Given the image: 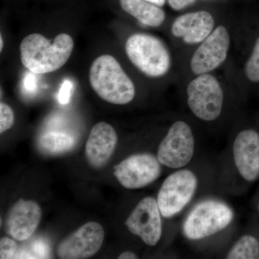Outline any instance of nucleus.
Masks as SVG:
<instances>
[{"mask_svg": "<svg viewBox=\"0 0 259 259\" xmlns=\"http://www.w3.org/2000/svg\"><path fill=\"white\" fill-rule=\"evenodd\" d=\"M258 211H259V204H258Z\"/></svg>", "mask_w": 259, "mask_h": 259, "instance_id": "c85d7f7f", "label": "nucleus"}, {"mask_svg": "<svg viewBox=\"0 0 259 259\" xmlns=\"http://www.w3.org/2000/svg\"><path fill=\"white\" fill-rule=\"evenodd\" d=\"M145 1L158 7H163L166 3V0H145Z\"/></svg>", "mask_w": 259, "mask_h": 259, "instance_id": "bb28decb", "label": "nucleus"}, {"mask_svg": "<svg viewBox=\"0 0 259 259\" xmlns=\"http://www.w3.org/2000/svg\"><path fill=\"white\" fill-rule=\"evenodd\" d=\"M245 73L250 81L253 82L259 81V37L255 42L251 56L245 64Z\"/></svg>", "mask_w": 259, "mask_h": 259, "instance_id": "aec40b11", "label": "nucleus"}, {"mask_svg": "<svg viewBox=\"0 0 259 259\" xmlns=\"http://www.w3.org/2000/svg\"><path fill=\"white\" fill-rule=\"evenodd\" d=\"M74 140L71 136L61 133H49L42 136L38 141L39 147L49 153H61L73 147Z\"/></svg>", "mask_w": 259, "mask_h": 259, "instance_id": "f3484780", "label": "nucleus"}, {"mask_svg": "<svg viewBox=\"0 0 259 259\" xmlns=\"http://www.w3.org/2000/svg\"><path fill=\"white\" fill-rule=\"evenodd\" d=\"M73 49L74 40L68 34H59L53 41L40 34H30L20 44V59L31 72L48 74L64 66Z\"/></svg>", "mask_w": 259, "mask_h": 259, "instance_id": "f257e3e1", "label": "nucleus"}, {"mask_svg": "<svg viewBox=\"0 0 259 259\" xmlns=\"http://www.w3.org/2000/svg\"><path fill=\"white\" fill-rule=\"evenodd\" d=\"M214 25V19L208 12L199 11L178 17L172 25L171 32L186 44H198L210 35Z\"/></svg>", "mask_w": 259, "mask_h": 259, "instance_id": "2eb2a0df", "label": "nucleus"}, {"mask_svg": "<svg viewBox=\"0 0 259 259\" xmlns=\"http://www.w3.org/2000/svg\"><path fill=\"white\" fill-rule=\"evenodd\" d=\"M18 244L11 238H3L0 241V258H13L18 251Z\"/></svg>", "mask_w": 259, "mask_h": 259, "instance_id": "4be33fe9", "label": "nucleus"}, {"mask_svg": "<svg viewBox=\"0 0 259 259\" xmlns=\"http://www.w3.org/2000/svg\"><path fill=\"white\" fill-rule=\"evenodd\" d=\"M161 173L158 158L148 153L135 154L114 166L113 175L128 190L143 188L157 180Z\"/></svg>", "mask_w": 259, "mask_h": 259, "instance_id": "6e6552de", "label": "nucleus"}, {"mask_svg": "<svg viewBox=\"0 0 259 259\" xmlns=\"http://www.w3.org/2000/svg\"><path fill=\"white\" fill-rule=\"evenodd\" d=\"M117 143V134L110 124L100 122L94 125L85 146V155L90 166L95 168L105 166L113 154Z\"/></svg>", "mask_w": 259, "mask_h": 259, "instance_id": "4468645a", "label": "nucleus"}, {"mask_svg": "<svg viewBox=\"0 0 259 259\" xmlns=\"http://www.w3.org/2000/svg\"><path fill=\"white\" fill-rule=\"evenodd\" d=\"M104 238L105 231L101 225L87 223L61 242L57 254L65 259L90 258L100 249Z\"/></svg>", "mask_w": 259, "mask_h": 259, "instance_id": "1a4fd4ad", "label": "nucleus"}, {"mask_svg": "<svg viewBox=\"0 0 259 259\" xmlns=\"http://www.w3.org/2000/svg\"><path fill=\"white\" fill-rule=\"evenodd\" d=\"M259 258V243L254 237H241L230 250L228 259H255Z\"/></svg>", "mask_w": 259, "mask_h": 259, "instance_id": "a211bd4d", "label": "nucleus"}, {"mask_svg": "<svg viewBox=\"0 0 259 259\" xmlns=\"http://www.w3.org/2000/svg\"><path fill=\"white\" fill-rule=\"evenodd\" d=\"M3 36H2V35H0V51H3Z\"/></svg>", "mask_w": 259, "mask_h": 259, "instance_id": "cd10ccee", "label": "nucleus"}, {"mask_svg": "<svg viewBox=\"0 0 259 259\" xmlns=\"http://www.w3.org/2000/svg\"><path fill=\"white\" fill-rule=\"evenodd\" d=\"M41 217V208L37 202L19 199L8 212L5 230L13 239L26 241L36 231Z\"/></svg>", "mask_w": 259, "mask_h": 259, "instance_id": "f8f14e48", "label": "nucleus"}, {"mask_svg": "<svg viewBox=\"0 0 259 259\" xmlns=\"http://www.w3.org/2000/svg\"><path fill=\"white\" fill-rule=\"evenodd\" d=\"M15 122V115L13 110L9 105L5 102L0 103V133L11 128Z\"/></svg>", "mask_w": 259, "mask_h": 259, "instance_id": "412c9836", "label": "nucleus"}, {"mask_svg": "<svg viewBox=\"0 0 259 259\" xmlns=\"http://www.w3.org/2000/svg\"><path fill=\"white\" fill-rule=\"evenodd\" d=\"M73 83L69 79H65L61 83L58 99L61 105H67L71 100L72 93Z\"/></svg>", "mask_w": 259, "mask_h": 259, "instance_id": "5701e85b", "label": "nucleus"}, {"mask_svg": "<svg viewBox=\"0 0 259 259\" xmlns=\"http://www.w3.org/2000/svg\"><path fill=\"white\" fill-rule=\"evenodd\" d=\"M194 151L192 130L183 121H177L170 127L158 146L157 158L162 165L168 168H180L190 163Z\"/></svg>", "mask_w": 259, "mask_h": 259, "instance_id": "0eeeda50", "label": "nucleus"}, {"mask_svg": "<svg viewBox=\"0 0 259 259\" xmlns=\"http://www.w3.org/2000/svg\"><path fill=\"white\" fill-rule=\"evenodd\" d=\"M119 259H134L138 258L136 253H133L132 251H125L121 253L118 256Z\"/></svg>", "mask_w": 259, "mask_h": 259, "instance_id": "a878e982", "label": "nucleus"}, {"mask_svg": "<svg viewBox=\"0 0 259 259\" xmlns=\"http://www.w3.org/2000/svg\"><path fill=\"white\" fill-rule=\"evenodd\" d=\"M233 216L231 207L223 202L203 201L197 204L186 218L184 233L190 240L207 238L229 226Z\"/></svg>", "mask_w": 259, "mask_h": 259, "instance_id": "20e7f679", "label": "nucleus"}, {"mask_svg": "<svg viewBox=\"0 0 259 259\" xmlns=\"http://www.w3.org/2000/svg\"><path fill=\"white\" fill-rule=\"evenodd\" d=\"M30 250H23L25 258H48L51 256V248L49 243L42 238L32 241Z\"/></svg>", "mask_w": 259, "mask_h": 259, "instance_id": "6ab92c4d", "label": "nucleus"}, {"mask_svg": "<svg viewBox=\"0 0 259 259\" xmlns=\"http://www.w3.org/2000/svg\"><path fill=\"white\" fill-rule=\"evenodd\" d=\"M197 184V177L190 170H180L167 177L157 197L161 215L173 217L185 208L193 197Z\"/></svg>", "mask_w": 259, "mask_h": 259, "instance_id": "423d86ee", "label": "nucleus"}, {"mask_svg": "<svg viewBox=\"0 0 259 259\" xmlns=\"http://www.w3.org/2000/svg\"><path fill=\"white\" fill-rule=\"evenodd\" d=\"M125 52L133 64L150 77L166 74L171 66V57L163 42L144 33L131 35L125 44Z\"/></svg>", "mask_w": 259, "mask_h": 259, "instance_id": "7ed1b4c3", "label": "nucleus"}, {"mask_svg": "<svg viewBox=\"0 0 259 259\" xmlns=\"http://www.w3.org/2000/svg\"><path fill=\"white\" fill-rule=\"evenodd\" d=\"M195 0H168V4L172 9L181 10L193 4Z\"/></svg>", "mask_w": 259, "mask_h": 259, "instance_id": "393cba45", "label": "nucleus"}, {"mask_svg": "<svg viewBox=\"0 0 259 259\" xmlns=\"http://www.w3.org/2000/svg\"><path fill=\"white\" fill-rule=\"evenodd\" d=\"M120 4L125 13L147 26H160L166 17L164 11L160 7L145 0H120Z\"/></svg>", "mask_w": 259, "mask_h": 259, "instance_id": "dca6fc26", "label": "nucleus"}, {"mask_svg": "<svg viewBox=\"0 0 259 259\" xmlns=\"http://www.w3.org/2000/svg\"><path fill=\"white\" fill-rule=\"evenodd\" d=\"M187 103L190 110L202 120L218 118L222 111L223 93L212 75L204 74L192 80L187 88Z\"/></svg>", "mask_w": 259, "mask_h": 259, "instance_id": "39448f33", "label": "nucleus"}, {"mask_svg": "<svg viewBox=\"0 0 259 259\" xmlns=\"http://www.w3.org/2000/svg\"><path fill=\"white\" fill-rule=\"evenodd\" d=\"M89 79L94 91L105 101L126 105L134 100V83L113 56L97 57L90 67Z\"/></svg>", "mask_w": 259, "mask_h": 259, "instance_id": "f03ea898", "label": "nucleus"}, {"mask_svg": "<svg viewBox=\"0 0 259 259\" xmlns=\"http://www.w3.org/2000/svg\"><path fill=\"white\" fill-rule=\"evenodd\" d=\"M35 73L31 71L27 73L23 79V88L27 93L34 94L36 93L37 89V79Z\"/></svg>", "mask_w": 259, "mask_h": 259, "instance_id": "b1692460", "label": "nucleus"}, {"mask_svg": "<svg viewBox=\"0 0 259 259\" xmlns=\"http://www.w3.org/2000/svg\"><path fill=\"white\" fill-rule=\"evenodd\" d=\"M229 46L228 30L220 25L194 52L191 60V69L194 74H207L219 67L226 61Z\"/></svg>", "mask_w": 259, "mask_h": 259, "instance_id": "9b49d317", "label": "nucleus"}, {"mask_svg": "<svg viewBox=\"0 0 259 259\" xmlns=\"http://www.w3.org/2000/svg\"><path fill=\"white\" fill-rule=\"evenodd\" d=\"M161 212L157 200L153 197L143 199L125 222L127 229L140 237L146 245L154 246L161 239Z\"/></svg>", "mask_w": 259, "mask_h": 259, "instance_id": "9d476101", "label": "nucleus"}, {"mask_svg": "<svg viewBox=\"0 0 259 259\" xmlns=\"http://www.w3.org/2000/svg\"><path fill=\"white\" fill-rule=\"evenodd\" d=\"M233 157L237 169L245 180L253 182L259 177V134L245 130L233 144Z\"/></svg>", "mask_w": 259, "mask_h": 259, "instance_id": "ddd939ff", "label": "nucleus"}]
</instances>
